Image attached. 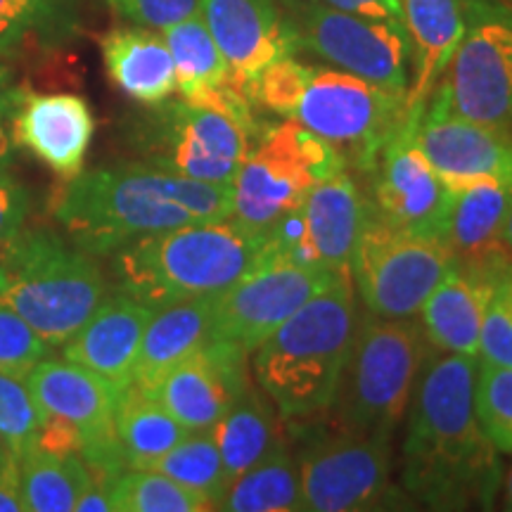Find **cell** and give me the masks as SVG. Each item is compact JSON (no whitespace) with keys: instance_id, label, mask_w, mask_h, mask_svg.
I'll return each mask as SVG.
<instances>
[{"instance_id":"obj_40","label":"cell","mask_w":512,"mask_h":512,"mask_svg":"<svg viewBox=\"0 0 512 512\" xmlns=\"http://www.w3.org/2000/svg\"><path fill=\"white\" fill-rule=\"evenodd\" d=\"M121 19L136 27L164 31L200 12V0H105Z\"/></svg>"},{"instance_id":"obj_38","label":"cell","mask_w":512,"mask_h":512,"mask_svg":"<svg viewBox=\"0 0 512 512\" xmlns=\"http://www.w3.org/2000/svg\"><path fill=\"white\" fill-rule=\"evenodd\" d=\"M43 408L31 394L27 377L0 373V441L12 456L22 458L34 444Z\"/></svg>"},{"instance_id":"obj_12","label":"cell","mask_w":512,"mask_h":512,"mask_svg":"<svg viewBox=\"0 0 512 512\" xmlns=\"http://www.w3.org/2000/svg\"><path fill=\"white\" fill-rule=\"evenodd\" d=\"M458 117L512 131V3L465 0V31L434 91Z\"/></svg>"},{"instance_id":"obj_37","label":"cell","mask_w":512,"mask_h":512,"mask_svg":"<svg viewBox=\"0 0 512 512\" xmlns=\"http://www.w3.org/2000/svg\"><path fill=\"white\" fill-rule=\"evenodd\" d=\"M477 361L512 368V264L491 275Z\"/></svg>"},{"instance_id":"obj_7","label":"cell","mask_w":512,"mask_h":512,"mask_svg":"<svg viewBox=\"0 0 512 512\" xmlns=\"http://www.w3.org/2000/svg\"><path fill=\"white\" fill-rule=\"evenodd\" d=\"M347 169L335 145L297 121L266 126L233 178V214L242 228L266 235L299 209L320 181Z\"/></svg>"},{"instance_id":"obj_10","label":"cell","mask_w":512,"mask_h":512,"mask_svg":"<svg viewBox=\"0 0 512 512\" xmlns=\"http://www.w3.org/2000/svg\"><path fill=\"white\" fill-rule=\"evenodd\" d=\"M456 264L439 238L389 226L370 202L349 275L368 313L377 318H415L448 268Z\"/></svg>"},{"instance_id":"obj_2","label":"cell","mask_w":512,"mask_h":512,"mask_svg":"<svg viewBox=\"0 0 512 512\" xmlns=\"http://www.w3.org/2000/svg\"><path fill=\"white\" fill-rule=\"evenodd\" d=\"M233 214V185L204 183L131 162L81 171L64 181L53 216L69 240L91 256H110L147 235L226 221Z\"/></svg>"},{"instance_id":"obj_45","label":"cell","mask_w":512,"mask_h":512,"mask_svg":"<svg viewBox=\"0 0 512 512\" xmlns=\"http://www.w3.org/2000/svg\"><path fill=\"white\" fill-rule=\"evenodd\" d=\"M0 512H24L22 472L19 458L12 453H5L0 460Z\"/></svg>"},{"instance_id":"obj_26","label":"cell","mask_w":512,"mask_h":512,"mask_svg":"<svg viewBox=\"0 0 512 512\" xmlns=\"http://www.w3.org/2000/svg\"><path fill=\"white\" fill-rule=\"evenodd\" d=\"M489 294V278L465 271L458 264L448 268L420 309V325L427 344L446 354L477 358Z\"/></svg>"},{"instance_id":"obj_41","label":"cell","mask_w":512,"mask_h":512,"mask_svg":"<svg viewBox=\"0 0 512 512\" xmlns=\"http://www.w3.org/2000/svg\"><path fill=\"white\" fill-rule=\"evenodd\" d=\"M29 211V190L12 174V166H0V247L27 226Z\"/></svg>"},{"instance_id":"obj_48","label":"cell","mask_w":512,"mask_h":512,"mask_svg":"<svg viewBox=\"0 0 512 512\" xmlns=\"http://www.w3.org/2000/svg\"><path fill=\"white\" fill-rule=\"evenodd\" d=\"M503 486H505V496H503L505 505H503V508L505 510H512V467L508 470V475H505Z\"/></svg>"},{"instance_id":"obj_3","label":"cell","mask_w":512,"mask_h":512,"mask_svg":"<svg viewBox=\"0 0 512 512\" xmlns=\"http://www.w3.org/2000/svg\"><path fill=\"white\" fill-rule=\"evenodd\" d=\"M264 247L266 235L226 219L147 235L107 259L117 292L155 311L226 292L264 261Z\"/></svg>"},{"instance_id":"obj_20","label":"cell","mask_w":512,"mask_h":512,"mask_svg":"<svg viewBox=\"0 0 512 512\" xmlns=\"http://www.w3.org/2000/svg\"><path fill=\"white\" fill-rule=\"evenodd\" d=\"M95 133L91 105L74 93H31L24 88L12 114V140L62 181L79 176Z\"/></svg>"},{"instance_id":"obj_6","label":"cell","mask_w":512,"mask_h":512,"mask_svg":"<svg viewBox=\"0 0 512 512\" xmlns=\"http://www.w3.org/2000/svg\"><path fill=\"white\" fill-rule=\"evenodd\" d=\"M425 356L427 339L420 320L361 313L328 411L330 427L392 437L408 413Z\"/></svg>"},{"instance_id":"obj_49","label":"cell","mask_w":512,"mask_h":512,"mask_svg":"<svg viewBox=\"0 0 512 512\" xmlns=\"http://www.w3.org/2000/svg\"><path fill=\"white\" fill-rule=\"evenodd\" d=\"M5 453H10V451H8V448H5V446H3V441H0V460H3V458H5Z\"/></svg>"},{"instance_id":"obj_14","label":"cell","mask_w":512,"mask_h":512,"mask_svg":"<svg viewBox=\"0 0 512 512\" xmlns=\"http://www.w3.org/2000/svg\"><path fill=\"white\" fill-rule=\"evenodd\" d=\"M342 275L349 273L261 261L240 283L214 297V337L240 344L252 354L299 306Z\"/></svg>"},{"instance_id":"obj_30","label":"cell","mask_w":512,"mask_h":512,"mask_svg":"<svg viewBox=\"0 0 512 512\" xmlns=\"http://www.w3.org/2000/svg\"><path fill=\"white\" fill-rule=\"evenodd\" d=\"M114 432L126 470H150L155 460L190 434L174 415L164 411L133 382L121 389L117 413H114Z\"/></svg>"},{"instance_id":"obj_13","label":"cell","mask_w":512,"mask_h":512,"mask_svg":"<svg viewBox=\"0 0 512 512\" xmlns=\"http://www.w3.org/2000/svg\"><path fill=\"white\" fill-rule=\"evenodd\" d=\"M302 48L342 72L396 93L411 83V41L401 22L370 19L330 8L320 0H280Z\"/></svg>"},{"instance_id":"obj_36","label":"cell","mask_w":512,"mask_h":512,"mask_svg":"<svg viewBox=\"0 0 512 512\" xmlns=\"http://www.w3.org/2000/svg\"><path fill=\"white\" fill-rule=\"evenodd\" d=\"M475 408L491 446L512 453V368L477 361Z\"/></svg>"},{"instance_id":"obj_19","label":"cell","mask_w":512,"mask_h":512,"mask_svg":"<svg viewBox=\"0 0 512 512\" xmlns=\"http://www.w3.org/2000/svg\"><path fill=\"white\" fill-rule=\"evenodd\" d=\"M413 143L451 190L479 178L505 181L512 174L510 133L458 117L437 93L422 110Z\"/></svg>"},{"instance_id":"obj_15","label":"cell","mask_w":512,"mask_h":512,"mask_svg":"<svg viewBox=\"0 0 512 512\" xmlns=\"http://www.w3.org/2000/svg\"><path fill=\"white\" fill-rule=\"evenodd\" d=\"M27 384L43 411L72 422L81 432V458L95 477L114 479L126 470L114 432V413L124 387L64 358H43L27 375Z\"/></svg>"},{"instance_id":"obj_43","label":"cell","mask_w":512,"mask_h":512,"mask_svg":"<svg viewBox=\"0 0 512 512\" xmlns=\"http://www.w3.org/2000/svg\"><path fill=\"white\" fill-rule=\"evenodd\" d=\"M24 88L17 86L12 72L0 62V166H12L17 159V145L12 140V114Z\"/></svg>"},{"instance_id":"obj_16","label":"cell","mask_w":512,"mask_h":512,"mask_svg":"<svg viewBox=\"0 0 512 512\" xmlns=\"http://www.w3.org/2000/svg\"><path fill=\"white\" fill-rule=\"evenodd\" d=\"M420 117L422 112H406L401 128L384 145L370 171L373 176L370 202L389 226L441 240L453 190L441 181V176L413 143V131Z\"/></svg>"},{"instance_id":"obj_31","label":"cell","mask_w":512,"mask_h":512,"mask_svg":"<svg viewBox=\"0 0 512 512\" xmlns=\"http://www.w3.org/2000/svg\"><path fill=\"white\" fill-rule=\"evenodd\" d=\"M209 434L219 446L230 479L240 477L242 472H247L249 467L283 444L268 396L264 389L259 392L252 384L228 408V413L211 427Z\"/></svg>"},{"instance_id":"obj_47","label":"cell","mask_w":512,"mask_h":512,"mask_svg":"<svg viewBox=\"0 0 512 512\" xmlns=\"http://www.w3.org/2000/svg\"><path fill=\"white\" fill-rule=\"evenodd\" d=\"M505 188H508V207H505V219L501 230V242L505 252L512 256V174L505 178Z\"/></svg>"},{"instance_id":"obj_27","label":"cell","mask_w":512,"mask_h":512,"mask_svg":"<svg viewBox=\"0 0 512 512\" xmlns=\"http://www.w3.org/2000/svg\"><path fill=\"white\" fill-rule=\"evenodd\" d=\"M100 50L107 76L131 100L152 107L176 93L174 57L155 29H112L102 36Z\"/></svg>"},{"instance_id":"obj_9","label":"cell","mask_w":512,"mask_h":512,"mask_svg":"<svg viewBox=\"0 0 512 512\" xmlns=\"http://www.w3.org/2000/svg\"><path fill=\"white\" fill-rule=\"evenodd\" d=\"M290 119L335 145L344 162L370 174L406 119V93L342 69L309 67Z\"/></svg>"},{"instance_id":"obj_8","label":"cell","mask_w":512,"mask_h":512,"mask_svg":"<svg viewBox=\"0 0 512 512\" xmlns=\"http://www.w3.org/2000/svg\"><path fill=\"white\" fill-rule=\"evenodd\" d=\"M254 140L240 121L188 100L159 102L126 126L140 164L204 183H233Z\"/></svg>"},{"instance_id":"obj_33","label":"cell","mask_w":512,"mask_h":512,"mask_svg":"<svg viewBox=\"0 0 512 512\" xmlns=\"http://www.w3.org/2000/svg\"><path fill=\"white\" fill-rule=\"evenodd\" d=\"M24 512H74L93 472L79 453L53 456L29 448L19 458Z\"/></svg>"},{"instance_id":"obj_42","label":"cell","mask_w":512,"mask_h":512,"mask_svg":"<svg viewBox=\"0 0 512 512\" xmlns=\"http://www.w3.org/2000/svg\"><path fill=\"white\" fill-rule=\"evenodd\" d=\"M31 448H36V451H43V453H53V456H69V453H79L81 456L83 439H81V432L76 430L72 422L43 411L41 425H38V432Z\"/></svg>"},{"instance_id":"obj_34","label":"cell","mask_w":512,"mask_h":512,"mask_svg":"<svg viewBox=\"0 0 512 512\" xmlns=\"http://www.w3.org/2000/svg\"><path fill=\"white\" fill-rule=\"evenodd\" d=\"M150 470L162 472L174 482L183 484L185 489L202 494L214 505V510H219L230 484H233L226 465H223L219 446H216L209 430L190 432L171 451H166L162 458L155 460Z\"/></svg>"},{"instance_id":"obj_1","label":"cell","mask_w":512,"mask_h":512,"mask_svg":"<svg viewBox=\"0 0 512 512\" xmlns=\"http://www.w3.org/2000/svg\"><path fill=\"white\" fill-rule=\"evenodd\" d=\"M477 358L427 351L403 439L401 484L430 510L491 508L501 465L475 408Z\"/></svg>"},{"instance_id":"obj_29","label":"cell","mask_w":512,"mask_h":512,"mask_svg":"<svg viewBox=\"0 0 512 512\" xmlns=\"http://www.w3.org/2000/svg\"><path fill=\"white\" fill-rule=\"evenodd\" d=\"M81 29V0H0V62L69 46Z\"/></svg>"},{"instance_id":"obj_17","label":"cell","mask_w":512,"mask_h":512,"mask_svg":"<svg viewBox=\"0 0 512 512\" xmlns=\"http://www.w3.org/2000/svg\"><path fill=\"white\" fill-rule=\"evenodd\" d=\"M249 351L228 339H209L145 389L190 432H207L252 384Z\"/></svg>"},{"instance_id":"obj_22","label":"cell","mask_w":512,"mask_h":512,"mask_svg":"<svg viewBox=\"0 0 512 512\" xmlns=\"http://www.w3.org/2000/svg\"><path fill=\"white\" fill-rule=\"evenodd\" d=\"M150 316L152 309L128 294H107L86 325L62 344V358L126 387L133 382V368Z\"/></svg>"},{"instance_id":"obj_5","label":"cell","mask_w":512,"mask_h":512,"mask_svg":"<svg viewBox=\"0 0 512 512\" xmlns=\"http://www.w3.org/2000/svg\"><path fill=\"white\" fill-rule=\"evenodd\" d=\"M95 256L50 228H22L0 247V304L19 313L53 347H62L107 297Z\"/></svg>"},{"instance_id":"obj_23","label":"cell","mask_w":512,"mask_h":512,"mask_svg":"<svg viewBox=\"0 0 512 512\" xmlns=\"http://www.w3.org/2000/svg\"><path fill=\"white\" fill-rule=\"evenodd\" d=\"M508 188L501 178H479L453 190L441 240L465 271L489 278L510 259L501 242Z\"/></svg>"},{"instance_id":"obj_21","label":"cell","mask_w":512,"mask_h":512,"mask_svg":"<svg viewBox=\"0 0 512 512\" xmlns=\"http://www.w3.org/2000/svg\"><path fill=\"white\" fill-rule=\"evenodd\" d=\"M162 36L174 57L176 91L183 100L228 114L259 136L252 100L235 83L226 57L202 22L200 12L166 27Z\"/></svg>"},{"instance_id":"obj_18","label":"cell","mask_w":512,"mask_h":512,"mask_svg":"<svg viewBox=\"0 0 512 512\" xmlns=\"http://www.w3.org/2000/svg\"><path fill=\"white\" fill-rule=\"evenodd\" d=\"M200 17L245 93L266 67L302 50L280 0H200Z\"/></svg>"},{"instance_id":"obj_35","label":"cell","mask_w":512,"mask_h":512,"mask_svg":"<svg viewBox=\"0 0 512 512\" xmlns=\"http://www.w3.org/2000/svg\"><path fill=\"white\" fill-rule=\"evenodd\" d=\"M114 512H204L214 510L207 498L157 470H124L112 479Z\"/></svg>"},{"instance_id":"obj_46","label":"cell","mask_w":512,"mask_h":512,"mask_svg":"<svg viewBox=\"0 0 512 512\" xmlns=\"http://www.w3.org/2000/svg\"><path fill=\"white\" fill-rule=\"evenodd\" d=\"M112 479H102L93 475V482L83 491L76 501V512H114L110 501Z\"/></svg>"},{"instance_id":"obj_11","label":"cell","mask_w":512,"mask_h":512,"mask_svg":"<svg viewBox=\"0 0 512 512\" xmlns=\"http://www.w3.org/2000/svg\"><path fill=\"white\" fill-rule=\"evenodd\" d=\"M304 510L361 512L413 508L392 484V437L330 427L316 430L299 453Z\"/></svg>"},{"instance_id":"obj_4","label":"cell","mask_w":512,"mask_h":512,"mask_svg":"<svg viewBox=\"0 0 512 512\" xmlns=\"http://www.w3.org/2000/svg\"><path fill=\"white\" fill-rule=\"evenodd\" d=\"M349 275L318 292L254 351V375L283 420H311L330 411L356 332Z\"/></svg>"},{"instance_id":"obj_44","label":"cell","mask_w":512,"mask_h":512,"mask_svg":"<svg viewBox=\"0 0 512 512\" xmlns=\"http://www.w3.org/2000/svg\"><path fill=\"white\" fill-rule=\"evenodd\" d=\"M330 8L351 12L370 19H387V22L403 24V5L401 0H320Z\"/></svg>"},{"instance_id":"obj_32","label":"cell","mask_w":512,"mask_h":512,"mask_svg":"<svg viewBox=\"0 0 512 512\" xmlns=\"http://www.w3.org/2000/svg\"><path fill=\"white\" fill-rule=\"evenodd\" d=\"M219 510L228 512H297L304 510L299 463L285 444L233 479Z\"/></svg>"},{"instance_id":"obj_39","label":"cell","mask_w":512,"mask_h":512,"mask_svg":"<svg viewBox=\"0 0 512 512\" xmlns=\"http://www.w3.org/2000/svg\"><path fill=\"white\" fill-rule=\"evenodd\" d=\"M53 349L19 313L0 304V373L27 377Z\"/></svg>"},{"instance_id":"obj_24","label":"cell","mask_w":512,"mask_h":512,"mask_svg":"<svg viewBox=\"0 0 512 512\" xmlns=\"http://www.w3.org/2000/svg\"><path fill=\"white\" fill-rule=\"evenodd\" d=\"M370 200L347 169L320 181L302 204L306 238L318 266L349 273L358 235L368 219Z\"/></svg>"},{"instance_id":"obj_28","label":"cell","mask_w":512,"mask_h":512,"mask_svg":"<svg viewBox=\"0 0 512 512\" xmlns=\"http://www.w3.org/2000/svg\"><path fill=\"white\" fill-rule=\"evenodd\" d=\"M214 339V297H197L152 311L133 368V384L150 389L181 358Z\"/></svg>"},{"instance_id":"obj_25","label":"cell","mask_w":512,"mask_h":512,"mask_svg":"<svg viewBox=\"0 0 512 512\" xmlns=\"http://www.w3.org/2000/svg\"><path fill=\"white\" fill-rule=\"evenodd\" d=\"M413 79L406 112H422L465 31V0H401Z\"/></svg>"}]
</instances>
